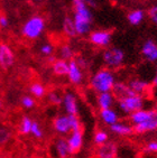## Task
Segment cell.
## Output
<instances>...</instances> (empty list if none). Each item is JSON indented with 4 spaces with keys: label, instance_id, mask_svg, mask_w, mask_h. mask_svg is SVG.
<instances>
[{
    "label": "cell",
    "instance_id": "42",
    "mask_svg": "<svg viewBox=\"0 0 157 158\" xmlns=\"http://www.w3.org/2000/svg\"><path fill=\"white\" fill-rule=\"evenodd\" d=\"M73 2H74V1H78V0H72ZM81 1H85V2H87V1H88V0H81Z\"/></svg>",
    "mask_w": 157,
    "mask_h": 158
},
{
    "label": "cell",
    "instance_id": "33",
    "mask_svg": "<svg viewBox=\"0 0 157 158\" xmlns=\"http://www.w3.org/2000/svg\"><path fill=\"white\" fill-rule=\"evenodd\" d=\"M47 101L52 106H61L62 104V95L56 91H51L47 93Z\"/></svg>",
    "mask_w": 157,
    "mask_h": 158
},
{
    "label": "cell",
    "instance_id": "27",
    "mask_svg": "<svg viewBox=\"0 0 157 158\" xmlns=\"http://www.w3.org/2000/svg\"><path fill=\"white\" fill-rule=\"evenodd\" d=\"M63 31L69 37H75L78 35L75 31V26H74V20L69 16L65 17L63 20Z\"/></svg>",
    "mask_w": 157,
    "mask_h": 158
},
{
    "label": "cell",
    "instance_id": "23",
    "mask_svg": "<svg viewBox=\"0 0 157 158\" xmlns=\"http://www.w3.org/2000/svg\"><path fill=\"white\" fill-rule=\"evenodd\" d=\"M52 71L55 75L65 76L67 74V71H69V61H65L62 58L55 60L52 63Z\"/></svg>",
    "mask_w": 157,
    "mask_h": 158
},
{
    "label": "cell",
    "instance_id": "26",
    "mask_svg": "<svg viewBox=\"0 0 157 158\" xmlns=\"http://www.w3.org/2000/svg\"><path fill=\"white\" fill-rule=\"evenodd\" d=\"M29 93L36 99H43L46 95V88L42 83L35 82L29 85Z\"/></svg>",
    "mask_w": 157,
    "mask_h": 158
},
{
    "label": "cell",
    "instance_id": "25",
    "mask_svg": "<svg viewBox=\"0 0 157 158\" xmlns=\"http://www.w3.org/2000/svg\"><path fill=\"white\" fill-rule=\"evenodd\" d=\"M32 122H33V119L30 118L29 116H27V114L21 117L18 125V134L21 135V136H28L30 134Z\"/></svg>",
    "mask_w": 157,
    "mask_h": 158
},
{
    "label": "cell",
    "instance_id": "5",
    "mask_svg": "<svg viewBox=\"0 0 157 158\" xmlns=\"http://www.w3.org/2000/svg\"><path fill=\"white\" fill-rule=\"evenodd\" d=\"M52 127H53V130L58 136L66 137L67 135L72 131L69 114L66 113V114H58V116H56L52 121Z\"/></svg>",
    "mask_w": 157,
    "mask_h": 158
},
{
    "label": "cell",
    "instance_id": "19",
    "mask_svg": "<svg viewBox=\"0 0 157 158\" xmlns=\"http://www.w3.org/2000/svg\"><path fill=\"white\" fill-rule=\"evenodd\" d=\"M129 88L133 90L135 93L140 95H145L149 90H151V84L147 81H144L142 79H133L128 82Z\"/></svg>",
    "mask_w": 157,
    "mask_h": 158
},
{
    "label": "cell",
    "instance_id": "7",
    "mask_svg": "<svg viewBox=\"0 0 157 158\" xmlns=\"http://www.w3.org/2000/svg\"><path fill=\"white\" fill-rule=\"evenodd\" d=\"M63 106V109L65 111V113L67 114H75L78 116V112H80V109H78V98L76 95L71 91L65 92L63 95H62V104Z\"/></svg>",
    "mask_w": 157,
    "mask_h": 158
},
{
    "label": "cell",
    "instance_id": "37",
    "mask_svg": "<svg viewBox=\"0 0 157 158\" xmlns=\"http://www.w3.org/2000/svg\"><path fill=\"white\" fill-rule=\"evenodd\" d=\"M148 16H149V18L154 23V24L157 25V6L151 7L149 11H148Z\"/></svg>",
    "mask_w": 157,
    "mask_h": 158
},
{
    "label": "cell",
    "instance_id": "40",
    "mask_svg": "<svg viewBox=\"0 0 157 158\" xmlns=\"http://www.w3.org/2000/svg\"><path fill=\"white\" fill-rule=\"evenodd\" d=\"M153 85L157 88V67H156V72H155L154 79H153Z\"/></svg>",
    "mask_w": 157,
    "mask_h": 158
},
{
    "label": "cell",
    "instance_id": "36",
    "mask_svg": "<svg viewBox=\"0 0 157 158\" xmlns=\"http://www.w3.org/2000/svg\"><path fill=\"white\" fill-rule=\"evenodd\" d=\"M145 150L148 152L157 154V140H151V141H148L145 147Z\"/></svg>",
    "mask_w": 157,
    "mask_h": 158
},
{
    "label": "cell",
    "instance_id": "11",
    "mask_svg": "<svg viewBox=\"0 0 157 158\" xmlns=\"http://www.w3.org/2000/svg\"><path fill=\"white\" fill-rule=\"evenodd\" d=\"M53 149H54L55 157L56 158H70L72 156L66 137H64V136H60V137H57L54 140Z\"/></svg>",
    "mask_w": 157,
    "mask_h": 158
},
{
    "label": "cell",
    "instance_id": "13",
    "mask_svg": "<svg viewBox=\"0 0 157 158\" xmlns=\"http://www.w3.org/2000/svg\"><path fill=\"white\" fill-rule=\"evenodd\" d=\"M112 34L108 31H95L90 34V42L95 46L107 47L111 43Z\"/></svg>",
    "mask_w": 157,
    "mask_h": 158
},
{
    "label": "cell",
    "instance_id": "22",
    "mask_svg": "<svg viewBox=\"0 0 157 158\" xmlns=\"http://www.w3.org/2000/svg\"><path fill=\"white\" fill-rule=\"evenodd\" d=\"M74 14L92 21V12L85 1H81V0L74 1Z\"/></svg>",
    "mask_w": 157,
    "mask_h": 158
},
{
    "label": "cell",
    "instance_id": "4",
    "mask_svg": "<svg viewBox=\"0 0 157 158\" xmlns=\"http://www.w3.org/2000/svg\"><path fill=\"white\" fill-rule=\"evenodd\" d=\"M102 61L108 69L116 70L122 66L125 62V52L118 47H111L106 49L102 54Z\"/></svg>",
    "mask_w": 157,
    "mask_h": 158
},
{
    "label": "cell",
    "instance_id": "6",
    "mask_svg": "<svg viewBox=\"0 0 157 158\" xmlns=\"http://www.w3.org/2000/svg\"><path fill=\"white\" fill-rule=\"evenodd\" d=\"M67 143H69L70 150L73 155H76L81 152L82 147H83V143H84V136H83V130L81 129H78V130H73L71 131L66 137Z\"/></svg>",
    "mask_w": 157,
    "mask_h": 158
},
{
    "label": "cell",
    "instance_id": "17",
    "mask_svg": "<svg viewBox=\"0 0 157 158\" xmlns=\"http://www.w3.org/2000/svg\"><path fill=\"white\" fill-rule=\"evenodd\" d=\"M73 20H74V26H75V31L78 35L83 36V35H87V34L90 33L91 23H92L91 20L83 18V17L76 15V14H74Z\"/></svg>",
    "mask_w": 157,
    "mask_h": 158
},
{
    "label": "cell",
    "instance_id": "28",
    "mask_svg": "<svg viewBox=\"0 0 157 158\" xmlns=\"http://www.w3.org/2000/svg\"><path fill=\"white\" fill-rule=\"evenodd\" d=\"M145 18V12L142 9H136L133 10L128 14V21L130 24L134 25V26H137V25L142 24V21Z\"/></svg>",
    "mask_w": 157,
    "mask_h": 158
},
{
    "label": "cell",
    "instance_id": "35",
    "mask_svg": "<svg viewBox=\"0 0 157 158\" xmlns=\"http://www.w3.org/2000/svg\"><path fill=\"white\" fill-rule=\"evenodd\" d=\"M70 117V121H71V128L73 130H78V129H81V121L78 119V116H75V114H69Z\"/></svg>",
    "mask_w": 157,
    "mask_h": 158
},
{
    "label": "cell",
    "instance_id": "21",
    "mask_svg": "<svg viewBox=\"0 0 157 158\" xmlns=\"http://www.w3.org/2000/svg\"><path fill=\"white\" fill-rule=\"evenodd\" d=\"M116 98L112 94V92H102V93H98L97 98V103L98 106L101 109H108V108H112L113 103H115Z\"/></svg>",
    "mask_w": 157,
    "mask_h": 158
},
{
    "label": "cell",
    "instance_id": "16",
    "mask_svg": "<svg viewBox=\"0 0 157 158\" xmlns=\"http://www.w3.org/2000/svg\"><path fill=\"white\" fill-rule=\"evenodd\" d=\"M100 119L104 125L109 127V126L119 121L120 117H119V113H118L117 110L112 109V108H108V109L100 110Z\"/></svg>",
    "mask_w": 157,
    "mask_h": 158
},
{
    "label": "cell",
    "instance_id": "31",
    "mask_svg": "<svg viewBox=\"0 0 157 158\" xmlns=\"http://www.w3.org/2000/svg\"><path fill=\"white\" fill-rule=\"evenodd\" d=\"M20 106L26 110H32L36 106V100L32 95H23L20 98Z\"/></svg>",
    "mask_w": 157,
    "mask_h": 158
},
{
    "label": "cell",
    "instance_id": "12",
    "mask_svg": "<svg viewBox=\"0 0 157 158\" xmlns=\"http://www.w3.org/2000/svg\"><path fill=\"white\" fill-rule=\"evenodd\" d=\"M118 146L115 141L108 140L107 143L98 146L95 156L97 158H117Z\"/></svg>",
    "mask_w": 157,
    "mask_h": 158
},
{
    "label": "cell",
    "instance_id": "10",
    "mask_svg": "<svg viewBox=\"0 0 157 158\" xmlns=\"http://www.w3.org/2000/svg\"><path fill=\"white\" fill-rule=\"evenodd\" d=\"M157 117V109H140L129 114V122L131 126L138 125L149 119Z\"/></svg>",
    "mask_w": 157,
    "mask_h": 158
},
{
    "label": "cell",
    "instance_id": "46",
    "mask_svg": "<svg viewBox=\"0 0 157 158\" xmlns=\"http://www.w3.org/2000/svg\"><path fill=\"white\" fill-rule=\"evenodd\" d=\"M109 1H115V0H109Z\"/></svg>",
    "mask_w": 157,
    "mask_h": 158
},
{
    "label": "cell",
    "instance_id": "45",
    "mask_svg": "<svg viewBox=\"0 0 157 158\" xmlns=\"http://www.w3.org/2000/svg\"><path fill=\"white\" fill-rule=\"evenodd\" d=\"M10 158H18V157H14V156H12V157H10Z\"/></svg>",
    "mask_w": 157,
    "mask_h": 158
},
{
    "label": "cell",
    "instance_id": "14",
    "mask_svg": "<svg viewBox=\"0 0 157 158\" xmlns=\"http://www.w3.org/2000/svg\"><path fill=\"white\" fill-rule=\"evenodd\" d=\"M109 130L119 137H128L134 134V127L126 121H119L109 126Z\"/></svg>",
    "mask_w": 157,
    "mask_h": 158
},
{
    "label": "cell",
    "instance_id": "41",
    "mask_svg": "<svg viewBox=\"0 0 157 158\" xmlns=\"http://www.w3.org/2000/svg\"><path fill=\"white\" fill-rule=\"evenodd\" d=\"M43 0H30V2L34 3V5H38V3L42 2Z\"/></svg>",
    "mask_w": 157,
    "mask_h": 158
},
{
    "label": "cell",
    "instance_id": "44",
    "mask_svg": "<svg viewBox=\"0 0 157 158\" xmlns=\"http://www.w3.org/2000/svg\"><path fill=\"white\" fill-rule=\"evenodd\" d=\"M0 158H6V157H5L3 155H0Z\"/></svg>",
    "mask_w": 157,
    "mask_h": 158
},
{
    "label": "cell",
    "instance_id": "43",
    "mask_svg": "<svg viewBox=\"0 0 157 158\" xmlns=\"http://www.w3.org/2000/svg\"><path fill=\"white\" fill-rule=\"evenodd\" d=\"M1 106H2V102H1V100H0V110H1Z\"/></svg>",
    "mask_w": 157,
    "mask_h": 158
},
{
    "label": "cell",
    "instance_id": "15",
    "mask_svg": "<svg viewBox=\"0 0 157 158\" xmlns=\"http://www.w3.org/2000/svg\"><path fill=\"white\" fill-rule=\"evenodd\" d=\"M142 54L147 62L157 63V44L151 40H146L142 47Z\"/></svg>",
    "mask_w": 157,
    "mask_h": 158
},
{
    "label": "cell",
    "instance_id": "8",
    "mask_svg": "<svg viewBox=\"0 0 157 158\" xmlns=\"http://www.w3.org/2000/svg\"><path fill=\"white\" fill-rule=\"evenodd\" d=\"M15 63V53L8 44L0 43V67L8 70Z\"/></svg>",
    "mask_w": 157,
    "mask_h": 158
},
{
    "label": "cell",
    "instance_id": "30",
    "mask_svg": "<svg viewBox=\"0 0 157 158\" xmlns=\"http://www.w3.org/2000/svg\"><path fill=\"white\" fill-rule=\"evenodd\" d=\"M109 140V132L104 129H98L93 135V143L95 146H100Z\"/></svg>",
    "mask_w": 157,
    "mask_h": 158
},
{
    "label": "cell",
    "instance_id": "2",
    "mask_svg": "<svg viewBox=\"0 0 157 158\" xmlns=\"http://www.w3.org/2000/svg\"><path fill=\"white\" fill-rule=\"evenodd\" d=\"M118 100V109L120 110L124 114L129 116L130 113L135 112L137 110H140L144 108L145 100H144V95L140 94H131L127 97L117 99Z\"/></svg>",
    "mask_w": 157,
    "mask_h": 158
},
{
    "label": "cell",
    "instance_id": "38",
    "mask_svg": "<svg viewBox=\"0 0 157 158\" xmlns=\"http://www.w3.org/2000/svg\"><path fill=\"white\" fill-rule=\"evenodd\" d=\"M9 25V21L5 15H0V27L1 28H7Z\"/></svg>",
    "mask_w": 157,
    "mask_h": 158
},
{
    "label": "cell",
    "instance_id": "39",
    "mask_svg": "<svg viewBox=\"0 0 157 158\" xmlns=\"http://www.w3.org/2000/svg\"><path fill=\"white\" fill-rule=\"evenodd\" d=\"M76 63L78 64V66L81 67L82 70H84V69H87V66H88V63H87V61H85L83 57H78L75 58Z\"/></svg>",
    "mask_w": 157,
    "mask_h": 158
},
{
    "label": "cell",
    "instance_id": "9",
    "mask_svg": "<svg viewBox=\"0 0 157 158\" xmlns=\"http://www.w3.org/2000/svg\"><path fill=\"white\" fill-rule=\"evenodd\" d=\"M67 79L73 85H80L82 84L83 80H84V74L83 71L78 64L76 63V61L74 58L70 60L69 61V71H67Z\"/></svg>",
    "mask_w": 157,
    "mask_h": 158
},
{
    "label": "cell",
    "instance_id": "24",
    "mask_svg": "<svg viewBox=\"0 0 157 158\" xmlns=\"http://www.w3.org/2000/svg\"><path fill=\"white\" fill-rule=\"evenodd\" d=\"M14 132L8 126L0 125V148L8 146L11 143Z\"/></svg>",
    "mask_w": 157,
    "mask_h": 158
},
{
    "label": "cell",
    "instance_id": "3",
    "mask_svg": "<svg viewBox=\"0 0 157 158\" xmlns=\"http://www.w3.org/2000/svg\"><path fill=\"white\" fill-rule=\"evenodd\" d=\"M44 29H45V20L39 16H35L25 23L21 31H23V35L27 38L35 40L42 35Z\"/></svg>",
    "mask_w": 157,
    "mask_h": 158
},
{
    "label": "cell",
    "instance_id": "18",
    "mask_svg": "<svg viewBox=\"0 0 157 158\" xmlns=\"http://www.w3.org/2000/svg\"><path fill=\"white\" fill-rule=\"evenodd\" d=\"M134 127V132H136L138 135H144L147 132H151V131L157 130V117L149 119L147 121H144L142 123L133 126Z\"/></svg>",
    "mask_w": 157,
    "mask_h": 158
},
{
    "label": "cell",
    "instance_id": "20",
    "mask_svg": "<svg viewBox=\"0 0 157 158\" xmlns=\"http://www.w3.org/2000/svg\"><path fill=\"white\" fill-rule=\"evenodd\" d=\"M112 94L115 95L116 99H120V98L127 97V95L135 94V92L129 88V85L127 83L124 82H117L116 81L113 88H112ZM137 94V93H136Z\"/></svg>",
    "mask_w": 157,
    "mask_h": 158
},
{
    "label": "cell",
    "instance_id": "34",
    "mask_svg": "<svg viewBox=\"0 0 157 158\" xmlns=\"http://www.w3.org/2000/svg\"><path fill=\"white\" fill-rule=\"evenodd\" d=\"M39 52H40L42 55H44V56H49V55H52L53 52H54V46L52 45V44H49V43L43 44L40 46V48H39Z\"/></svg>",
    "mask_w": 157,
    "mask_h": 158
},
{
    "label": "cell",
    "instance_id": "29",
    "mask_svg": "<svg viewBox=\"0 0 157 158\" xmlns=\"http://www.w3.org/2000/svg\"><path fill=\"white\" fill-rule=\"evenodd\" d=\"M29 135H32L35 139H38V140H42L43 138L45 137V131L43 129L42 125L37 120H33V122H32Z\"/></svg>",
    "mask_w": 157,
    "mask_h": 158
},
{
    "label": "cell",
    "instance_id": "32",
    "mask_svg": "<svg viewBox=\"0 0 157 158\" xmlns=\"http://www.w3.org/2000/svg\"><path fill=\"white\" fill-rule=\"evenodd\" d=\"M60 57L62 60H65V61H70V60H72L73 56H74V52H73L72 47L70 45H63L62 47L60 48Z\"/></svg>",
    "mask_w": 157,
    "mask_h": 158
},
{
    "label": "cell",
    "instance_id": "1",
    "mask_svg": "<svg viewBox=\"0 0 157 158\" xmlns=\"http://www.w3.org/2000/svg\"><path fill=\"white\" fill-rule=\"evenodd\" d=\"M115 83H116L115 73L112 72V70H110L108 67L100 69L90 79V86L97 93L111 92Z\"/></svg>",
    "mask_w": 157,
    "mask_h": 158
}]
</instances>
